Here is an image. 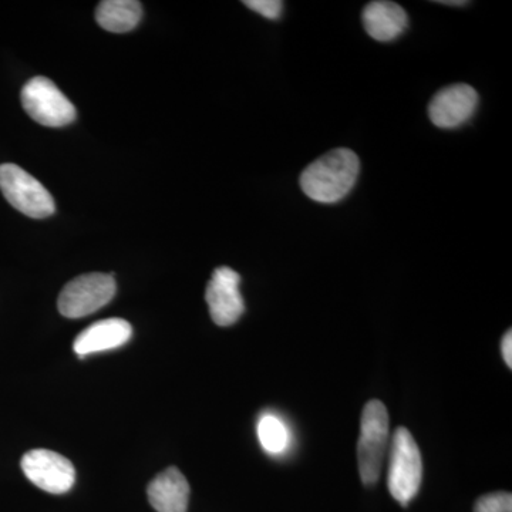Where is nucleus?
<instances>
[{"mask_svg": "<svg viewBox=\"0 0 512 512\" xmlns=\"http://www.w3.org/2000/svg\"><path fill=\"white\" fill-rule=\"evenodd\" d=\"M147 495L157 512H187L190 484L177 467H170L148 484Z\"/></svg>", "mask_w": 512, "mask_h": 512, "instance_id": "11", "label": "nucleus"}, {"mask_svg": "<svg viewBox=\"0 0 512 512\" xmlns=\"http://www.w3.org/2000/svg\"><path fill=\"white\" fill-rule=\"evenodd\" d=\"M440 5H447V6H464L467 5V2H463V0H439Z\"/></svg>", "mask_w": 512, "mask_h": 512, "instance_id": "18", "label": "nucleus"}, {"mask_svg": "<svg viewBox=\"0 0 512 512\" xmlns=\"http://www.w3.org/2000/svg\"><path fill=\"white\" fill-rule=\"evenodd\" d=\"M143 16L141 3L136 0H104L96 10L97 23L113 33H126L136 28Z\"/></svg>", "mask_w": 512, "mask_h": 512, "instance_id": "13", "label": "nucleus"}, {"mask_svg": "<svg viewBox=\"0 0 512 512\" xmlns=\"http://www.w3.org/2000/svg\"><path fill=\"white\" fill-rule=\"evenodd\" d=\"M501 353H503L505 365L512 367V332L511 329L505 333L503 343H501Z\"/></svg>", "mask_w": 512, "mask_h": 512, "instance_id": "17", "label": "nucleus"}, {"mask_svg": "<svg viewBox=\"0 0 512 512\" xmlns=\"http://www.w3.org/2000/svg\"><path fill=\"white\" fill-rule=\"evenodd\" d=\"M22 104L26 113L42 126L64 127L76 119L72 101L46 77H33L23 86Z\"/></svg>", "mask_w": 512, "mask_h": 512, "instance_id": "6", "label": "nucleus"}, {"mask_svg": "<svg viewBox=\"0 0 512 512\" xmlns=\"http://www.w3.org/2000/svg\"><path fill=\"white\" fill-rule=\"evenodd\" d=\"M423 480V458L416 440L406 427L394 431L390 444L389 485L390 494L397 503L407 507L419 493Z\"/></svg>", "mask_w": 512, "mask_h": 512, "instance_id": "3", "label": "nucleus"}, {"mask_svg": "<svg viewBox=\"0 0 512 512\" xmlns=\"http://www.w3.org/2000/svg\"><path fill=\"white\" fill-rule=\"evenodd\" d=\"M244 5L266 19H279L284 9L281 0H245Z\"/></svg>", "mask_w": 512, "mask_h": 512, "instance_id": "16", "label": "nucleus"}, {"mask_svg": "<svg viewBox=\"0 0 512 512\" xmlns=\"http://www.w3.org/2000/svg\"><path fill=\"white\" fill-rule=\"evenodd\" d=\"M359 173L360 161L355 151L336 148L309 164L299 183L311 200L335 204L353 190Z\"/></svg>", "mask_w": 512, "mask_h": 512, "instance_id": "1", "label": "nucleus"}, {"mask_svg": "<svg viewBox=\"0 0 512 512\" xmlns=\"http://www.w3.org/2000/svg\"><path fill=\"white\" fill-rule=\"evenodd\" d=\"M239 284L241 276L228 266H220L212 274L205 292V301L215 325L222 328L234 325L244 313V298L239 291Z\"/></svg>", "mask_w": 512, "mask_h": 512, "instance_id": "8", "label": "nucleus"}, {"mask_svg": "<svg viewBox=\"0 0 512 512\" xmlns=\"http://www.w3.org/2000/svg\"><path fill=\"white\" fill-rule=\"evenodd\" d=\"M0 191L13 208L30 218L43 220L55 214L52 194L19 165H0Z\"/></svg>", "mask_w": 512, "mask_h": 512, "instance_id": "4", "label": "nucleus"}, {"mask_svg": "<svg viewBox=\"0 0 512 512\" xmlns=\"http://www.w3.org/2000/svg\"><path fill=\"white\" fill-rule=\"evenodd\" d=\"M116 291L113 275L94 272L77 276L60 292L57 308L66 318H83L104 308L114 298Z\"/></svg>", "mask_w": 512, "mask_h": 512, "instance_id": "5", "label": "nucleus"}, {"mask_svg": "<svg viewBox=\"0 0 512 512\" xmlns=\"http://www.w3.org/2000/svg\"><path fill=\"white\" fill-rule=\"evenodd\" d=\"M474 512H512V495L505 491L483 495L474 505Z\"/></svg>", "mask_w": 512, "mask_h": 512, "instance_id": "15", "label": "nucleus"}, {"mask_svg": "<svg viewBox=\"0 0 512 512\" xmlns=\"http://www.w3.org/2000/svg\"><path fill=\"white\" fill-rule=\"evenodd\" d=\"M478 93L468 84L444 87L433 97L429 106L431 123L440 128H456L476 113Z\"/></svg>", "mask_w": 512, "mask_h": 512, "instance_id": "9", "label": "nucleus"}, {"mask_svg": "<svg viewBox=\"0 0 512 512\" xmlns=\"http://www.w3.org/2000/svg\"><path fill=\"white\" fill-rule=\"evenodd\" d=\"M390 420L386 406L379 400L366 403L360 419L357 463L363 484L370 487L379 481L384 454L389 443Z\"/></svg>", "mask_w": 512, "mask_h": 512, "instance_id": "2", "label": "nucleus"}, {"mask_svg": "<svg viewBox=\"0 0 512 512\" xmlns=\"http://www.w3.org/2000/svg\"><path fill=\"white\" fill-rule=\"evenodd\" d=\"M409 18L402 6L387 0L370 2L363 10V25L367 35L377 42H392L402 36Z\"/></svg>", "mask_w": 512, "mask_h": 512, "instance_id": "12", "label": "nucleus"}, {"mask_svg": "<svg viewBox=\"0 0 512 512\" xmlns=\"http://www.w3.org/2000/svg\"><path fill=\"white\" fill-rule=\"evenodd\" d=\"M258 437L268 453L279 454L288 447L289 433L284 421L266 414L258 423Z\"/></svg>", "mask_w": 512, "mask_h": 512, "instance_id": "14", "label": "nucleus"}, {"mask_svg": "<svg viewBox=\"0 0 512 512\" xmlns=\"http://www.w3.org/2000/svg\"><path fill=\"white\" fill-rule=\"evenodd\" d=\"M133 335V328L127 320L111 318L93 323L74 340V352L80 357L90 353L121 348Z\"/></svg>", "mask_w": 512, "mask_h": 512, "instance_id": "10", "label": "nucleus"}, {"mask_svg": "<svg viewBox=\"0 0 512 512\" xmlns=\"http://www.w3.org/2000/svg\"><path fill=\"white\" fill-rule=\"evenodd\" d=\"M23 473L40 490L50 494H66L76 481L72 461L56 451L36 448L22 458Z\"/></svg>", "mask_w": 512, "mask_h": 512, "instance_id": "7", "label": "nucleus"}]
</instances>
